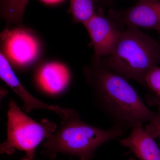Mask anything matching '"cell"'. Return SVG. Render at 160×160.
Segmentation results:
<instances>
[{
  "instance_id": "obj_1",
  "label": "cell",
  "mask_w": 160,
  "mask_h": 160,
  "mask_svg": "<svg viewBox=\"0 0 160 160\" xmlns=\"http://www.w3.org/2000/svg\"><path fill=\"white\" fill-rule=\"evenodd\" d=\"M91 90L92 102L113 124L125 132L149 122L154 114L128 79L92 60L83 69Z\"/></svg>"
},
{
  "instance_id": "obj_9",
  "label": "cell",
  "mask_w": 160,
  "mask_h": 160,
  "mask_svg": "<svg viewBox=\"0 0 160 160\" xmlns=\"http://www.w3.org/2000/svg\"><path fill=\"white\" fill-rule=\"evenodd\" d=\"M71 73L62 63L50 62L43 64L37 70L36 83L44 93L57 96L66 91L71 81Z\"/></svg>"
},
{
  "instance_id": "obj_18",
  "label": "cell",
  "mask_w": 160,
  "mask_h": 160,
  "mask_svg": "<svg viewBox=\"0 0 160 160\" xmlns=\"http://www.w3.org/2000/svg\"><path fill=\"white\" fill-rule=\"evenodd\" d=\"M128 160H136L134 158H129V159H128Z\"/></svg>"
},
{
  "instance_id": "obj_19",
  "label": "cell",
  "mask_w": 160,
  "mask_h": 160,
  "mask_svg": "<svg viewBox=\"0 0 160 160\" xmlns=\"http://www.w3.org/2000/svg\"><path fill=\"white\" fill-rule=\"evenodd\" d=\"M22 160H31L30 159H29V158H25L23 159Z\"/></svg>"
},
{
  "instance_id": "obj_7",
  "label": "cell",
  "mask_w": 160,
  "mask_h": 160,
  "mask_svg": "<svg viewBox=\"0 0 160 160\" xmlns=\"http://www.w3.org/2000/svg\"><path fill=\"white\" fill-rule=\"evenodd\" d=\"M86 27L93 47V59L108 56L114 51L122 31L109 17L95 13L83 24Z\"/></svg>"
},
{
  "instance_id": "obj_2",
  "label": "cell",
  "mask_w": 160,
  "mask_h": 160,
  "mask_svg": "<svg viewBox=\"0 0 160 160\" xmlns=\"http://www.w3.org/2000/svg\"><path fill=\"white\" fill-rule=\"evenodd\" d=\"M59 129L46 139L43 144L45 152L54 158L58 152L90 160L100 146L110 140L122 136L124 132L116 126L102 129L89 125L73 109H67Z\"/></svg>"
},
{
  "instance_id": "obj_12",
  "label": "cell",
  "mask_w": 160,
  "mask_h": 160,
  "mask_svg": "<svg viewBox=\"0 0 160 160\" xmlns=\"http://www.w3.org/2000/svg\"><path fill=\"white\" fill-rule=\"evenodd\" d=\"M73 21L84 24L96 13L92 0H70Z\"/></svg>"
},
{
  "instance_id": "obj_4",
  "label": "cell",
  "mask_w": 160,
  "mask_h": 160,
  "mask_svg": "<svg viewBox=\"0 0 160 160\" xmlns=\"http://www.w3.org/2000/svg\"><path fill=\"white\" fill-rule=\"evenodd\" d=\"M7 118V139L1 145V153L10 155L17 149L25 151L27 158L32 160L38 146L57 129L55 123L46 119L34 121L12 100L9 101Z\"/></svg>"
},
{
  "instance_id": "obj_16",
  "label": "cell",
  "mask_w": 160,
  "mask_h": 160,
  "mask_svg": "<svg viewBox=\"0 0 160 160\" xmlns=\"http://www.w3.org/2000/svg\"><path fill=\"white\" fill-rule=\"evenodd\" d=\"M42 1L47 4H54V3L59 2L62 0H42Z\"/></svg>"
},
{
  "instance_id": "obj_13",
  "label": "cell",
  "mask_w": 160,
  "mask_h": 160,
  "mask_svg": "<svg viewBox=\"0 0 160 160\" xmlns=\"http://www.w3.org/2000/svg\"><path fill=\"white\" fill-rule=\"evenodd\" d=\"M146 88L151 89L160 98V67L155 66L146 74L145 78Z\"/></svg>"
},
{
  "instance_id": "obj_11",
  "label": "cell",
  "mask_w": 160,
  "mask_h": 160,
  "mask_svg": "<svg viewBox=\"0 0 160 160\" xmlns=\"http://www.w3.org/2000/svg\"><path fill=\"white\" fill-rule=\"evenodd\" d=\"M29 0H1V15L7 26H22L23 15Z\"/></svg>"
},
{
  "instance_id": "obj_17",
  "label": "cell",
  "mask_w": 160,
  "mask_h": 160,
  "mask_svg": "<svg viewBox=\"0 0 160 160\" xmlns=\"http://www.w3.org/2000/svg\"><path fill=\"white\" fill-rule=\"evenodd\" d=\"M157 31L158 32V34L160 38V29H158V30H157Z\"/></svg>"
},
{
  "instance_id": "obj_14",
  "label": "cell",
  "mask_w": 160,
  "mask_h": 160,
  "mask_svg": "<svg viewBox=\"0 0 160 160\" xmlns=\"http://www.w3.org/2000/svg\"><path fill=\"white\" fill-rule=\"evenodd\" d=\"M156 104L158 106V110L154 112L150 123L155 129L160 141V98H157Z\"/></svg>"
},
{
  "instance_id": "obj_8",
  "label": "cell",
  "mask_w": 160,
  "mask_h": 160,
  "mask_svg": "<svg viewBox=\"0 0 160 160\" xmlns=\"http://www.w3.org/2000/svg\"><path fill=\"white\" fill-rule=\"evenodd\" d=\"M0 77L23 101L24 109L26 112L34 109H42L54 112L62 119L67 115V109L48 105L30 94L20 82L12 68L11 64L2 52L0 53Z\"/></svg>"
},
{
  "instance_id": "obj_15",
  "label": "cell",
  "mask_w": 160,
  "mask_h": 160,
  "mask_svg": "<svg viewBox=\"0 0 160 160\" xmlns=\"http://www.w3.org/2000/svg\"><path fill=\"white\" fill-rule=\"evenodd\" d=\"M113 0H95L97 2L99 3L101 5H109V4H112ZM150 1H159L160 2V0H150Z\"/></svg>"
},
{
  "instance_id": "obj_3",
  "label": "cell",
  "mask_w": 160,
  "mask_h": 160,
  "mask_svg": "<svg viewBox=\"0 0 160 160\" xmlns=\"http://www.w3.org/2000/svg\"><path fill=\"white\" fill-rule=\"evenodd\" d=\"M96 61L107 69L127 79L135 80L146 88V74L160 64V45L139 29L127 27L112 53Z\"/></svg>"
},
{
  "instance_id": "obj_6",
  "label": "cell",
  "mask_w": 160,
  "mask_h": 160,
  "mask_svg": "<svg viewBox=\"0 0 160 160\" xmlns=\"http://www.w3.org/2000/svg\"><path fill=\"white\" fill-rule=\"evenodd\" d=\"M108 17L119 27L126 26L139 29H160V2L139 0L127 9H110Z\"/></svg>"
},
{
  "instance_id": "obj_5",
  "label": "cell",
  "mask_w": 160,
  "mask_h": 160,
  "mask_svg": "<svg viewBox=\"0 0 160 160\" xmlns=\"http://www.w3.org/2000/svg\"><path fill=\"white\" fill-rule=\"evenodd\" d=\"M1 42L5 57L14 66L27 67L37 59L41 46L37 38L30 30L18 26L5 29L1 34Z\"/></svg>"
},
{
  "instance_id": "obj_10",
  "label": "cell",
  "mask_w": 160,
  "mask_h": 160,
  "mask_svg": "<svg viewBox=\"0 0 160 160\" xmlns=\"http://www.w3.org/2000/svg\"><path fill=\"white\" fill-rule=\"evenodd\" d=\"M144 129L139 124L131 129L129 136L118 139L122 146L129 148L139 160H160V149L155 142V129Z\"/></svg>"
}]
</instances>
